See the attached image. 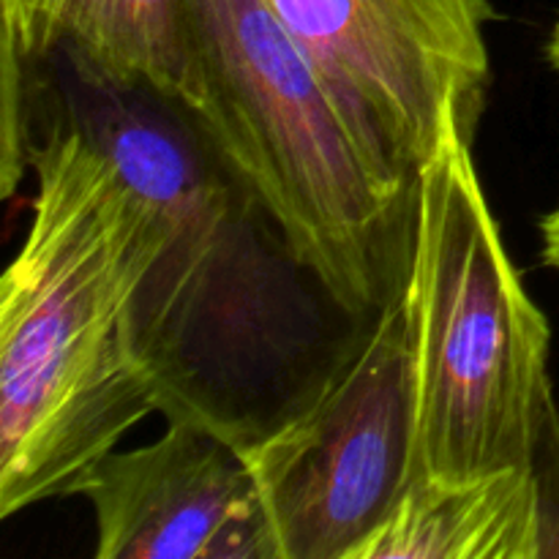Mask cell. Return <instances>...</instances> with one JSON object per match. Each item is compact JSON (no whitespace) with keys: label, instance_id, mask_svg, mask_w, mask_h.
<instances>
[{"label":"cell","instance_id":"1","mask_svg":"<svg viewBox=\"0 0 559 559\" xmlns=\"http://www.w3.org/2000/svg\"><path fill=\"white\" fill-rule=\"evenodd\" d=\"M3 167L36 175L33 216L0 282V516L80 495L162 391L136 304L164 251L156 207L76 126L5 102Z\"/></svg>","mask_w":559,"mask_h":559},{"label":"cell","instance_id":"2","mask_svg":"<svg viewBox=\"0 0 559 559\" xmlns=\"http://www.w3.org/2000/svg\"><path fill=\"white\" fill-rule=\"evenodd\" d=\"M5 102H36L96 142L151 200L164 251L136 304L140 353L167 420H200L249 448L328 374L284 295L295 262L189 107L47 63L3 74Z\"/></svg>","mask_w":559,"mask_h":559},{"label":"cell","instance_id":"3","mask_svg":"<svg viewBox=\"0 0 559 559\" xmlns=\"http://www.w3.org/2000/svg\"><path fill=\"white\" fill-rule=\"evenodd\" d=\"M191 112L336 309L374 317L409 284L418 183L366 153L265 0H191Z\"/></svg>","mask_w":559,"mask_h":559},{"label":"cell","instance_id":"4","mask_svg":"<svg viewBox=\"0 0 559 559\" xmlns=\"http://www.w3.org/2000/svg\"><path fill=\"white\" fill-rule=\"evenodd\" d=\"M407 293L420 475L469 484L530 467L555 402L551 331L508 257L462 126L418 173Z\"/></svg>","mask_w":559,"mask_h":559},{"label":"cell","instance_id":"5","mask_svg":"<svg viewBox=\"0 0 559 559\" xmlns=\"http://www.w3.org/2000/svg\"><path fill=\"white\" fill-rule=\"evenodd\" d=\"M243 451L278 559H358L424 478L407 289L304 407Z\"/></svg>","mask_w":559,"mask_h":559},{"label":"cell","instance_id":"6","mask_svg":"<svg viewBox=\"0 0 559 559\" xmlns=\"http://www.w3.org/2000/svg\"><path fill=\"white\" fill-rule=\"evenodd\" d=\"M355 136L418 183L451 126L475 140L491 80L489 0H265Z\"/></svg>","mask_w":559,"mask_h":559},{"label":"cell","instance_id":"7","mask_svg":"<svg viewBox=\"0 0 559 559\" xmlns=\"http://www.w3.org/2000/svg\"><path fill=\"white\" fill-rule=\"evenodd\" d=\"M98 559H278L246 451L200 420H169L151 445L118 451L80 491Z\"/></svg>","mask_w":559,"mask_h":559},{"label":"cell","instance_id":"8","mask_svg":"<svg viewBox=\"0 0 559 559\" xmlns=\"http://www.w3.org/2000/svg\"><path fill=\"white\" fill-rule=\"evenodd\" d=\"M0 14L3 74L60 63L87 82L194 104L191 0H0Z\"/></svg>","mask_w":559,"mask_h":559},{"label":"cell","instance_id":"9","mask_svg":"<svg viewBox=\"0 0 559 559\" xmlns=\"http://www.w3.org/2000/svg\"><path fill=\"white\" fill-rule=\"evenodd\" d=\"M358 559H540L533 469L469 484L420 478Z\"/></svg>","mask_w":559,"mask_h":559},{"label":"cell","instance_id":"10","mask_svg":"<svg viewBox=\"0 0 559 559\" xmlns=\"http://www.w3.org/2000/svg\"><path fill=\"white\" fill-rule=\"evenodd\" d=\"M535 489H538L540 511V559H559V407L549 404L540 420L538 440H535L533 459Z\"/></svg>","mask_w":559,"mask_h":559},{"label":"cell","instance_id":"11","mask_svg":"<svg viewBox=\"0 0 559 559\" xmlns=\"http://www.w3.org/2000/svg\"><path fill=\"white\" fill-rule=\"evenodd\" d=\"M540 240H544L540 246L544 262L559 273V205L540 222Z\"/></svg>","mask_w":559,"mask_h":559},{"label":"cell","instance_id":"12","mask_svg":"<svg viewBox=\"0 0 559 559\" xmlns=\"http://www.w3.org/2000/svg\"><path fill=\"white\" fill-rule=\"evenodd\" d=\"M549 60L559 74V22L555 25V33H551V38H549Z\"/></svg>","mask_w":559,"mask_h":559}]
</instances>
